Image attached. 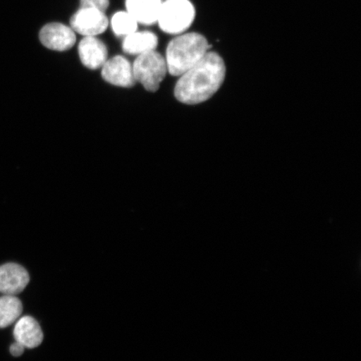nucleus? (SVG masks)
Listing matches in <instances>:
<instances>
[{
    "instance_id": "nucleus-11",
    "label": "nucleus",
    "mask_w": 361,
    "mask_h": 361,
    "mask_svg": "<svg viewBox=\"0 0 361 361\" xmlns=\"http://www.w3.org/2000/svg\"><path fill=\"white\" fill-rule=\"evenodd\" d=\"M162 0H126V11L142 25H150L157 22Z\"/></svg>"
},
{
    "instance_id": "nucleus-10",
    "label": "nucleus",
    "mask_w": 361,
    "mask_h": 361,
    "mask_svg": "<svg viewBox=\"0 0 361 361\" xmlns=\"http://www.w3.org/2000/svg\"><path fill=\"white\" fill-rule=\"evenodd\" d=\"M13 337L25 348L33 349L42 344L44 334L42 328L31 316H24L17 320L13 329Z\"/></svg>"
},
{
    "instance_id": "nucleus-14",
    "label": "nucleus",
    "mask_w": 361,
    "mask_h": 361,
    "mask_svg": "<svg viewBox=\"0 0 361 361\" xmlns=\"http://www.w3.org/2000/svg\"><path fill=\"white\" fill-rule=\"evenodd\" d=\"M138 22L128 11L117 12L111 19V27L118 36H128L137 30Z\"/></svg>"
},
{
    "instance_id": "nucleus-9",
    "label": "nucleus",
    "mask_w": 361,
    "mask_h": 361,
    "mask_svg": "<svg viewBox=\"0 0 361 361\" xmlns=\"http://www.w3.org/2000/svg\"><path fill=\"white\" fill-rule=\"evenodd\" d=\"M78 51L81 62L89 69L97 70L107 61L106 44L96 36H85L79 44Z\"/></svg>"
},
{
    "instance_id": "nucleus-12",
    "label": "nucleus",
    "mask_w": 361,
    "mask_h": 361,
    "mask_svg": "<svg viewBox=\"0 0 361 361\" xmlns=\"http://www.w3.org/2000/svg\"><path fill=\"white\" fill-rule=\"evenodd\" d=\"M157 35L149 31H142L126 36L123 48L126 54L139 56L143 53L154 51L157 47Z\"/></svg>"
},
{
    "instance_id": "nucleus-1",
    "label": "nucleus",
    "mask_w": 361,
    "mask_h": 361,
    "mask_svg": "<svg viewBox=\"0 0 361 361\" xmlns=\"http://www.w3.org/2000/svg\"><path fill=\"white\" fill-rule=\"evenodd\" d=\"M226 75L224 61L218 54L209 51L202 60L180 76L174 94L187 105L204 102L218 92Z\"/></svg>"
},
{
    "instance_id": "nucleus-7",
    "label": "nucleus",
    "mask_w": 361,
    "mask_h": 361,
    "mask_svg": "<svg viewBox=\"0 0 361 361\" xmlns=\"http://www.w3.org/2000/svg\"><path fill=\"white\" fill-rule=\"evenodd\" d=\"M102 68V78L108 83L120 87H132L135 84L133 66L124 56L112 57Z\"/></svg>"
},
{
    "instance_id": "nucleus-15",
    "label": "nucleus",
    "mask_w": 361,
    "mask_h": 361,
    "mask_svg": "<svg viewBox=\"0 0 361 361\" xmlns=\"http://www.w3.org/2000/svg\"><path fill=\"white\" fill-rule=\"evenodd\" d=\"M81 7L92 8L105 13L109 7V0H80Z\"/></svg>"
},
{
    "instance_id": "nucleus-3",
    "label": "nucleus",
    "mask_w": 361,
    "mask_h": 361,
    "mask_svg": "<svg viewBox=\"0 0 361 361\" xmlns=\"http://www.w3.org/2000/svg\"><path fill=\"white\" fill-rule=\"evenodd\" d=\"M133 70L135 82L141 83L150 92L159 89L169 72L165 58L155 49L137 56Z\"/></svg>"
},
{
    "instance_id": "nucleus-6",
    "label": "nucleus",
    "mask_w": 361,
    "mask_h": 361,
    "mask_svg": "<svg viewBox=\"0 0 361 361\" xmlns=\"http://www.w3.org/2000/svg\"><path fill=\"white\" fill-rule=\"evenodd\" d=\"M40 42L45 47L56 51H66L75 43V31L61 23L44 25L39 32Z\"/></svg>"
},
{
    "instance_id": "nucleus-16",
    "label": "nucleus",
    "mask_w": 361,
    "mask_h": 361,
    "mask_svg": "<svg viewBox=\"0 0 361 361\" xmlns=\"http://www.w3.org/2000/svg\"><path fill=\"white\" fill-rule=\"evenodd\" d=\"M11 353L16 357H19L23 353H24L25 347L20 344L19 342L13 343L11 346Z\"/></svg>"
},
{
    "instance_id": "nucleus-2",
    "label": "nucleus",
    "mask_w": 361,
    "mask_h": 361,
    "mask_svg": "<svg viewBox=\"0 0 361 361\" xmlns=\"http://www.w3.org/2000/svg\"><path fill=\"white\" fill-rule=\"evenodd\" d=\"M209 51V44L204 36L198 33L178 35L166 48L165 60L169 73L182 75L197 65Z\"/></svg>"
},
{
    "instance_id": "nucleus-5",
    "label": "nucleus",
    "mask_w": 361,
    "mask_h": 361,
    "mask_svg": "<svg viewBox=\"0 0 361 361\" xmlns=\"http://www.w3.org/2000/svg\"><path fill=\"white\" fill-rule=\"evenodd\" d=\"M71 29L84 36H97L108 26L105 13L92 8L81 7L71 19Z\"/></svg>"
},
{
    "instance_id": "nucleus-8",
    "label": "nucleus",
    "mask_w": 361,
    "mask_h": 361,
    "mask_svg": "<svg viewBox=\"0 0 361 361\" xmlns=\"http://www.w3.org/2000/svg\"><path fill=\"white\" fill-rule=\"evenodd\" d=\"M30 275L21 265L8 263L0 266V293L19 295L28 286Z\"/></svg>"
},
{
    "instance_id": "nucleus-13",
    "label": "nucleus",
    "mask_w": 361,
    "mask_h": 361,
    "mask_svg": "<svg viewBox=\"0 0 361 361\" xmlns=\"http://www.w3.org/2000/svg\"><path fill=\"white\" fill-rule=\"evenodd\" d=\"M23 305L16 295L0 297V328H7L20 319Z\"/></svg>"
},
{
    "instance_id": "nucleus-4",
    "label": "nucleus",
    "mask_w": 361,
    "mask_h": 361,
    "mask_svg": "<svg viewBox=\"0 0 361 361\" xmlns=\"http://www.w3.org/2000/svg\"><path fill=\"white\" fill-rule=\"evenodd\" d=\"M195 8L189 0H166L162 2L157 23L164 32L182 34L192 25Z\"/></svg>"
}]
</instances>
